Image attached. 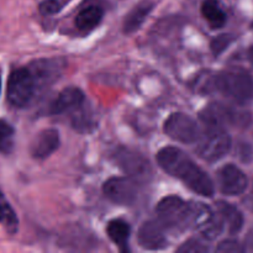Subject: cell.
<instances>
[{
	"label": "cell",
	"mask_w": 253,
	"mask_h": 253,
	"mask_svg": "<svg viewBox=\"0 0 253 253\" xmlns=\"http://www.w3.org/2000/svg\"><path fill=\"white\" fill-rule=\"evenodd\" d=\"M157 162L165 172L184 183L190 190L203 197H212L214 183L189 156L177 147H165L158 151Z\"/></svg>",
	"instance_id": "obj_1"
},
{
	"label": "cell",
	"mask_w": 253,
	"mask_h": 253,
	"mask_svg": "<svg viewBox=\"0 0 253 253\" xmlns=\"http://www.w3.org/2000/svg\"><path fill=\"white\" fill-rule=\"evenodd\" d=\"M215 89L240 105L253 101V77L242 68H231L215 74Z\"/></svg>",
	"instance_id": "obj_2"
},
{
	"label": "cell",
	"mask_w": 253,
	"mask_h": 253,
	"mask_svg": "<svg viewBox=\"0 0 253 253\" xmlns=\"http://www.w3.org/2000/svg\"><path fill=\"white\" fill-rule=\"evenodd\" d=\"M158 220L166 229L174 231H184L193 229L194 204L184 202L182 198L169 195L158 203L156 208Z\"/></svg>",
	"instance_id": "obj_3"
},
{
	"label": "cell",
	"mask_w": 253,
	"mask_h": 253,
	"mask_svg": "<svg viewBox=\"0 0 253 253\" xmlns=\"http://www.w3.org/2000/svg\"><path fill=\"white\" fill-rule=\"evenodd\" d=\"M39 89L36 78L30 68H17L11 72L7 81L6 98L15 108H26Z\"/></svg>",
	"instance_id": "obj_4"
},
{
	"label": "cell",
	"mask_w": 253,
	"mask_h": 253,
	"mask_svg": "<svg viewBox=\"0 0 253 253\" xmlns=\"http://www.w3.org/2000/svg\"><path fill=\"white\" fill-rule=\"evenodd\" d=\"M231 148V137L222 126H205L198 140V155L208 162L221 160Z\"/></svg>",
	"instance_id": "obj_5"
},
{
	"label": "cell",
	"mask_w": 253,
	"mask_h": 253,
	"mask_svg": "<svg viewBox=\"0 0 253 253\" xmlns=\"http://www.w3.org/2000/svg\"><path fill=\"white\" fill-rule=\"evenodd\" d=\"M200 119L205 126H246L250 123V114L240 111L221 103L210 104L200 113Z\"/></svg>",
	"instance_id": "obj_6"
},
{
	"label": "cell",
	"mask_w": 253,
	"mask_h": 253,
	"mask_svg": "<svg viewBox=\"0 0 253 253\" xmlns=\"http://www.w3.org/2000/svg\"><path fill=\"white\" fill-rule=\"evenodd\" d=\"M114 161L128 177L138 183L146 182L152 175V167L147 158L130 148H118L114 153Z\"/></svg>",
	"instance_id": "obj_7"
},
{
	"label": "cell",
	"mask_w": 253,
	"mask_h": 253,
	"mask_svg": "<svg viewBox=\"0 0 253 253\" xmlns=\"http://www.w3.org/2000/svg\"><path fill=\"white\" fill-rule=\"evenodd\" d=\"M163 130L168 137L182 143L198 142L202 135L194 119L183 113H173L166 120Z\"/></svg>",
	"instance_id": "obj_8"
},
{
	"label": "cell",
	"mask_w": 253,
	"mask_h": 253,
	"mask_svg": "<svg viewBox=\"0 0 253 253\" xmlns=\"http://www.w3.org/2000/svg\"><path fill=\"white\" fill-rule=\"evenodd\" d=\"M138 182L131 177H113L103 185L109 200L119 205H132L138 197Z\"/></svg>",
	"instance_id": "obj_9"
},
{
	"label": "cell",
	"mask_w": 253,
	"mask_h": 253,
	"mask_svg": "<svg viewBox=\"0 0 253 253\" xmlns=\"http://www.w3.org/2000/svg\"><path fill=\"white\" fill-rule=\"evenodd\" d=\"M217 183L222 194L230 197L241 195L249 187L246 174L235 165H226L219 170Z\"/></svg>",
	"instance_id": "obj_10"
},
{
	"label": "cell",
	"mask_w": 253,
	"mask_h": 253,
	"mask_svg": "<svg viewBox=\"0 0 253 253\" xmlns=\"http://www.w3.org/2000/svg\"><path fill=\"white\" fill-rule=\"evenodd\" d=\"M166 227L160 221H146L140 227L137 241L142 249L158 251L168 246V240L165 234Z\"/></svg>",
	"instance_id": "obj_11"
},
{
	"label": "cell",
	"mask_w": 253,
	"mask_h": 253,
	"mask_svg": "<svg viewBox=\"0 0 253 253\" xmlns=\"http://www.w3.org/2000/svg\"><path fill=\"white\" fill-rule=\"evenodd\" d=\"M84 94L77 86H68L63 89L58 94L56 99L51 103L49 106V114L52 115H61V114L68 113V111H74L83 105Z\"/></svg>",
	"instance_id": "obj_12"
},
{
	"label": "cell",
	"mask_w": 253,
	"mask_h": 253,
	"mask_svg": "<svg viewBox=\"0 0 253 253\" xmlns=\"http://www.w3.org/2000/svg\"><path fill=\"white\" fill-rule=\"evenodd\" d=\"M59 147V132L54 128L41 131L31 145V155L36 160L49 157Z\"/></svg>",
	"instance_id": "obj_13"
},
{
	"label": "cell",
	"mask_w": 253,
	"mask_h": 253,
	"mask_svg": "<svg viewBox=\"0 0 253 253\" xmlns=\"http://www.w3.org/2000/svg\"><path fill=\"white\" fill-rule=\"evenodd\" d=\"M153 9V2L150 0H143L140 4L136 5L130 12L125 16L124 20L123 29L125 34H132L137 31L146 20V17L150 15V12Z\"/></svg>",
	"instance_id": "obj_14"
},
{
	"label": "cell",
	"mask_w": 253,
	"mask_h": 253,
	"mask_svg": "<svg viewBox=\"0 0 253 253\" xmlns=\"http://www.w3.org/2000/svg\"><path fill=\"white\" fill-rule=\"evenodd\" d=\"M104 16L103 7L99 5H89L84 7L76 16V26L79 31L89 32L95 29Z\"/></svg>",
	"instance_id": "obj_15"
},
{
	"label": "cell",
	"mask_w": 253,
	"mask_h": 253,
	"mask_svg": "<svg viewBox=\"0 0 253 253\" xmlns=\"http://www.w3.org/2000/svg\"><path fill=\"white\" fill-rule=\"evenodd\" d=\"M30 69L36 78L39 89L51 83L58 74L59 64L52 59H40L31 64Z\"/></svg>",
	"instance_id": "obj_16"
},
{
	"label": "cell",
	"mask_w": 253,
	"mask_h": 253,
	"mask_svg": "<svg viewBox=\"0 0 253 253\" xmlns=\"http://www.w3.org/2000/svg\"><path fill=\"white\" fill-rule=\"evenodd\" d=\"M217 212L224 220L230 234L236 235L237 232L241 231L242 226H244V215L236 207L229 204V203L220 202L217 204Z\"/></svg>",
	"instance_id": "obj_17"
},
{
	"label": "cell",
	"mask_w": 253,
	"mask_h": 253,
	"mask_svg": "<svg viewBox=\"0 0 253 253\" xmlns=\"http://www.w3.org/2000/svg\"><path fill=\"white\" fill-rule=\"evenodd\" d=\"M106 234L109 239L116 245L120 250L125 251L130 239L131 227L128 222L123 219H114L106 226Z\"/></svg>",
	"instance_id": "obj_18"
},
{
	"label": "cell",
	"mask_w": 253,
	"mask_h": 253,
	"mask_svg": "<svg viewBox=\"0 0 253 253\" xmlns=\"http://www.w3.org/2000/svg\"><path fill=\"white\" fill-rule=\"evenodd\" d=\"M202 14L212 29H220L226 24V12L222 10L217 0H204L202 4Z\"/></svg>",
	"instance_id": "obj_19"
},
{
	"label": "cell",
	"mask_w": 253,
	"mask_h": 253,
	"mask_svg": "<svg viewBox=\"0 0 253 253\" xmlns=\"http://www.w3.org/2000/svg\"><path fill=\"white\" fill-rule=\"evenodd\" d=\"M0 225L6 230V232L14 235L19 229V219L16 212L7 202L5 195L0 190Z\"/></svg>",
	"instance_id": "obj_20"
},
{
	"label": "cell",
	"mask_w": 253,
	"mask_h": 253,
	"mask_svg": "<svg viewBox=\"0 0 253 253\" xmlns=\"http://www.w3.org/2000/svg\"><path fill=\"white\" fill-rule=\"evenodd\" d=\"M15 130L7 121L0 119V153L10 155L14 150Z\"/></svg>",
	"instance_id": "obj_21"
},
{
	"label": "cell",
	"mask_w": 253,
	"mask_h": 253,
	"mask_svg": "<svg viewBox=\"0 0 253 253\" xmlns=\"http://www.w3.org/2000/svg\"><path fill=\"white\" fill-rule=\"evenodd\" d=\"M209 251V247L198 239H190L178 249L180 253H205Z\"/></svg>",
	"instance_id": "obj_22"
},
{
	"label": "cell",
	"mask_w": 253,
	"mask_h": 253,
	"mask_svg": "<svg viewBox=\"0 0 253 253\" xmlns=\"http://www.w3.org/2000/svg\"><path fill=\"white\" fill-rule=\"evenodd\" d=\"M234 41V37L231 35H220L214 41L211 42V51L215 56H219L220 53L225 51L229 47V44Z\"/></svg>",
	"instance_id": "obj_23"
},
{
	"label": "cell",
	"mask_w": 253,
	"mask_h": 253,
	"mask_svg": "<svg viewBox=\"0 0 253 253\" xmlns=\"http://www.w3.org/2000/svg\"><path fill=\"white\" fill-rule=\"evenodd\" d=\"M61 7L62 5L59 0H43L40 4L39 10L43 16H51V15L57 14L61 10Z\"/></svg>",
	"instance_id": "obj_24"
},
{
	"label": "cell",
	"mask_w": 253,
	"mask_h": 253,
	"mask_svg": "<svg viewBox=\"0 0 253 253\" xmlns=\"http://www.w3.org/2000/svg\"><path fill=\"white\" fill-rule=\"evenodd\" d=\"M217 252H242L244 251V247L239 244L237 241H234V240H226V241H222L221 244L217 246L216 249Z\"/></svg>",
	"instance_id": "obj_25"
},
{
	"label": "cell",
	"mask_w": 253,
	"mask_h": 253,
	"mask_svg": "<svg viewBox=\"0 0 253 253\" xmlns=\"http://www.w3.org/2000/svg\"><path fill=\"white\" fill-rule=\"evenodd\" d=\"M245 203H246V205L250 208V209L253 210V184H252L251 190H250L249 195H247L246 200H245Z\"/></svg>",
	"instance_id": "obj_26"
},
{
	"label": "cell",
	"mask_w": 253,
	"mask_h": 253,
	"mask_svg": "<svg viewBox=\"0 0 253 253\" xmlns=\"http://www.w3.org/2000/svg\"><path fill=\"white\" fill-rule=\"evenodd\" d=\"M249 58H250V62H251L252 66H253V47H251L249 51Z\"/></svg>",
	"instance_id": "obj_27"
},
{
	"label": "cell",
	"mask_w": 253,
	"mask_h": 253,
	"mask_svg": "<svg viewBox=\"0 0 253 253\" xmlns=\"http://www.w3.org/2000/svg\"><path fill=\"white\" fill-rule=\"evenodd\" d=\"M0 93H1V78H0Z\"/></svg>",
	"instance_id": "obj_28"
}]
</instances>
